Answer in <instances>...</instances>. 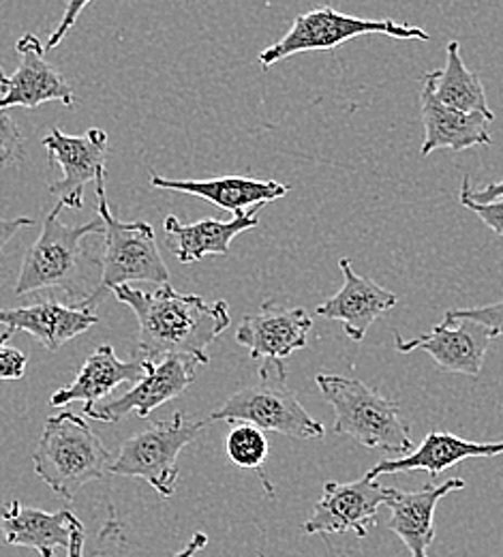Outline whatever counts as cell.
Listing matches in <instances>:
<instances>
[{"instance_id": "cell-1", "label": "cell", "mask_w": 503, "mask_h": 557, "mask_svg": "<svg viewBox=\"0 0 503 557\" xmlns=\"http://www.w3.org/2000/svg\"><path fill=\"white\" fill-rule=\"evenodd\" d=\"M114 296L127 305L140 324L138 358L159 360L169 354H187L206 364V348L229 326L225 300L209 302L198 294L176 292L169 283L156 289H138L131 283L116 285Z\"/></svg>"}, {"instance_id": "cell-20", "label": "cell", "mask_w": 503, "mask_h": 557, "mask_svg": "<svg viewBox=\"0 0 503 557\" xmlns=\"http://www.w3.org/2000/svg\"><path fill=\"white\" fill-rule=\"evenodd\" d=\"M253 207L244 212H236L231 221L202 219L196 223H183L176 214L165 216V234L169 236V247L174 245V253L180 264H193L204 260L206 256H227L231 240L260 225V210Z\"/></svg>"}, {"instance_id": "cell-8", "label": "cell", "mask_w": 503, "mask_h": 557, "mask_svg": "<svg viewBox=\"0 0 503 557\" xmlns=\"http://www.w3.org/2000/svg\"><path fill=\"white\" fill-rule=\"evenodd\" d=\"M204 424L206 420L189 422L178 412L172 420L148 426L121 446L110 474L142 479L161 497H172L178 481V455L200 435Z\"/></svg>"}, {"instance_id": "cell-15", "label": "cell", "mask_w": 503, "mask_h": 557, "mask_svg": "<svg viewBox=\"0 0 503 557\" xmlns=\"http://www.w3.org/2000/svg\"><path fill=\"white\" fill-rule=\"evenodd\" d=\"M339 267L343 273V287L332 298L322 302L315 313L326 320L343 322L345 335L360 344L370 324L399 302V296L377 285L373 278L359 275L348 258H343Z\"/></svg>"}, {"instance_id": "cell-6", "label": "cell", "mask_w": 503, "mask_h": 557, "mask_svg": "<svg viewBox=\"0 0 503 557\" xmlns=\"http://www.w3.org/2000/svg\"><path fill=\"white\" fill-rule=\"evenodd\" d=\"M284 362H264L260 369V382L234 393L209 420L247 422L262 431L281 433L293 440H319L326 429L311 417L295 399L286 384Z\"/></svg>"}, {"instance_id": "cell-21", "label": "cell", "mask_w": 503, "mask_h": 557, "mask_svg": "<svg viewBox=\"0 0 503 557\" xmlns=\"http://www.w3.org/2000/svg\"><path fill=\"white\" fill-rule=\"evenodd\" d=\"M150 185L159 189L198 196L202 200H209L218 209L229 210L234 214L281 200L288 196L289 189L288 185L277 181H260V178H247V176H221V178H209V181H172L154 174L150 178Z\"/></svg>"}, {"instance_id": "cell-12", "label": "cell", "mask_w": 503, "mask_h": 557, "mask_svg": "<svg viewBox=\"0 0 503 557\" xmlns=\"http://www.w3.org/2000/svg\"><path fill=\"white\" fill-rule=\"evenodd\" d=\"M43 146L50 154V163H59L63 178L50 185V194L65 205V209L84 207V189L97 176L105 174L108 134L103 129H88L81 136H67L61 129H52Z\"/></svg>"}, {"instance_id": "cell-22", "label": "cell", "mask_w": 503, "mask_h": 557, "mask_svg": "<svg viewBox=\"0 0 503 557\" xmlns=\"http://www.w3.org/2000/svg\"><path fill=\"white\" fill-rule=\"evenodd\" d=\"M420 112L425 125V141L420 148L423 157H429L435 150L448 148L452 152H461L474 146H489L491 123L485 114H467L443 106L435 99L429 86H423L420 92Z\"/></svg>"}, {"instance_id": "cell-28", "label": "cell", "mask_w": 503, "mask_h": 557, "mask_svg": "<svg viewBox=\"0 0 503 557\" xmlns=\"http://www.w3.org/2000/svg\"><path fill=\"white\" fill-rule=\"evenodd\" d=\"M11 335L13 331L7 329V333L0 337V380H20L26 373V354L7 346Z\"/></svg>"}, {"instance_id": "cell-27", "label": "cell", "mask_w": 503, "mask_h": 557, "mask_svg": "<svg viewBox=\"0 0 503 557\" xmlns=\"http://www.w3.org/2000/svg\"><path fill=\"white\" fill-rule=\"evenodd\" d=\"M24 157L22 136L13 119L2 110L0 112V165L20 163Z\"/></svg>"}, {"instance_id": "cell-4", "label": "cell", "mask_w": 503, "mask_h": 557, "mask_svg": "<svg viewBox=\"0 0 503 557\" xmlns=\"http://www.w3.org/2000/svg\"><path fill=\"white\" fill-rule=\"evenodd\" d=\"M315 384L324 401L335 410V433L352 437L364 448H379L390 455H407L414 450L410 424L401 417L397 401L386 399L368 384L345 375L319 373Z\"/></svg>"}, {"instance_id": "cell-19", "label": "cell", "mask_w": 503, "mask_h": 557, "mask_svg": "<svg viewBox=\"0 0 503 557\" xmlns=\"http://www.w3.org/2000/svg\"><path fill=\"white\" fill-rule=\"evenodd\" d=\"M503 455V442H467L452 433L431 431L423 444L399 457V459H386L370 468L366 472V479L377 481L386 474H399V472H414V470H427L432 481L448 468L458 466L465 459H478V457H498Z\"/></svg>"}, {"instance_id": "cell-24", "label": "cell", "mask_w": 503, "mask_h": 557, "mask_svg": "<svg viewBox=\"0 0 503 557\" xmlns=\"http://www.w3.org/2000/svg\"><path fill=\"white\" fill-rule=\"evenodd\" d=\"M425 86L431 88L435 99H439L443 106L467 114H485L489 121H495V114L487 101L485 84L478 73L467 70L463 63L458 41L448 44L443 70L425 73Z\"/></svg>"}, {"instance_id": "cell-9", "label": "cell", "mask_w": 503, "mask_h": 557, "mask_svg": "<svg viewBox=\"0 0 503 557\" xmlns=\"http://www.w3.org/2000/svg\"><path fill=\"white\" fill-rule=\"evenodd\" d=\"M144 360V373L136 386L114 401H99L95 406H84V414L101 422H121L127 417H150L163 404L180 397L193 382L198 358L187 354H169L159 360Z\"/></svg>"}, {"instance_id": "cell-16", "label": "cell", "mask_w": 503, "mask_h": 557, "mask_svg": "<svg viewBox=\"0 0 503 557\" xmlns=\"http://www.w3.org/2000/svg\"><path fill=\"white\" fill-rule=\"evenodd\" d=\"M99 322L92 302L63 305L43 300L17 309H0V326L33 335L48 351H56Z\"/></svg>"}, {"instance_id": "cell-10", "label": "cell", "mask_w": 503, "mask_h": 557, "mask_svg": "<svg viewBox=\"0 0 503 557\" xmlns=\"http://www.w3.org/2000/svg\"><path fill=\"white\" fill-rule=\"evenodd\" d=\"M386 499V487L377 481L360 479L354 483H326L311 517L304 521V534H345L356 532L368 536L377 523V508Z\"/></svg>"}, {"instance_id": "cell-31", "label": "cell", "mask_w": 503, "mask_h": 557, "mask_svg": "<svg viewBox=\"0 0 503 557\" xmlns=\"http://www.w3.org/2000/svg\"><path fill=\"white\" fill-rule=\"evenodd\" d=\"M461 196L471 200V202H478V205H487V202H493V200H502L503 198V181L500 183H491L482 189H471V181L469 176L463 178V185H461Z\"/></svg>"}, {"instance_id": "cell-25", "label": "cell", "mask_w": 503, "mask_h": 557, "mask_svg": "<svg viewBox=\"0 0 503 557\" xmlns=\"http://www.w3.org/2000/svg\"><path fill=\"white\" fill-rule=\"evenodd\" d=\"M225 453L236 468L262 472L268 459V437L255 424L236 422V426L225 437Z\"/></svg>"}, {"instance_id": "cell-18", "label": "cell", "mask_w": 503, "mask_h": 557, "mask_svg": "<svg viewBox=\"0 0 503 557\" xmlns=\"http://www.w3.org/2000/svg\"><path fill=\"white\" fill-rule=\"evenodd\" d=\"M79 519L70 508L46 512L22 506L17 499L0 502V530L9 545L33 549L41 557H54L59 549L70 547L73 528Z\"/></svg>"}, {"instance_id": "cell-17", "label": "cell", "mask_w": 503, "mask_h": 557, "mask_svg": "<svg viewBox=\"0 0 503 557\" xmlns=\"http://www.w3.org/2000/svg\"><path fill=\"white\" fill-rule=\"evenodd\" d=\"M465 488L463 479H450L441 485H425L420 491L386 487L383 504L390 508L388 528L405 543L412 557H429L435 541V510L441 497Z\"/></svg>"}, {"instance_id": "cell-32", "label": "cell", "mask_w": 503, "mask_h": 557, "mask_svg": "<svg viewBox=\"0 0 503 557\" xmlns=\"http://www.w3.org/2000/svg\"><path fill=\"white\" fill-rule=\"evenodd\" d=\"M35 221L30 216H17V219H0V253L7 247V243L22 230L33 227Z\"/></svg>"}, {"instance_id": "cell-2", "label": "cell", "mask_w": 503, "mask_h": 557, "mask_svg": "<svg viewBox=\"0 0 503 557\" xmlns=\"http://www.w3.org/2000/svg\"><path fill=\"white\" fill-rule=\"evenodd\" d=\"M65 205L59 202L48 212L41 234L24 256L15 294H33L52 287H63L75 302H92L101 296V283L92 281L88 264H92L81 247L86 236L103 234L101 216L70 225L61 221Z\"/></svg>"}, {"instance_id": "cell-33", "label": "cell", "mask_w": 503, "mask_h": 557, "mask_svg": "<svg viewBox=\"0 0 503 557\" xmlns=\"http://www.w3.org/2000/svg\"><path fill=\"white\" fill-rule=\"evenodd\" d=\"M84 543H86V534H84V525L81 521L73 528L72 543L67 547V557H84Z\"/></svg>"}, {"instance_id": "cell-26", "label": "cell", "mask_w": 503, "mask_h": 557, "mask_svg": "<svg viewBox=\"0 0 503 557\" xmlns=\"http://www.w3.org/2000/svg\"><path fill=\"white\" fill-rule=\"evenodd\" d=\"M448 320H474L482 326H487L493 337H503V300L485 305V307H471V309H450L445 311Z\"/></svg>"}, {"instance_id": "cell-3", "label": "cell", "mask_w": 503, "mask_h": 557, "mask_svg": "<svg viewBox=\"0 0 503 557\" xmlns=\"http://www.w3.org/2000/svg\"><path fill=\"white\" fill-rule=\"evenodd\" d=\"M112 461L86 418L75 412L48 418L33 455L35 474L65 499L92 481H105Z\"/></svg>"}, {"instance_id": "cell-13", "label": "cell", "mask_w": 503, "mask_h": 557, "mask_svg": "<svg viewBox=\"0 0 503 557\" xmlns=\"http://www.w3.org/2000/svg\"><path fill=\"white\" fill-rule=\"evenodd\" d=\"M313 320L302 307H284L279 300H268L257 313L244 315L236 342L249 349L253 360L286 362L295 349L306 346Z\"/></svg>"}, {"instance_id": "cell-29", "label": "cell", "mask_w": 503, "mask_h": 557, "mask_svg": "<svg viewBox=\"0 0 503 557\" xmlns=\"http://www.w3.org/2000/svg\"><path fill=\"white\" fill-rule=\"evenodd\" d=\"M461 205H463L465 209L476 212V214L482 219V223H485L487 227H491L498 236H502L503 238V198L502 200L487 202V205H478V202H471V200H467V198L461 196Z\"/></svg>"}, {"instance_id": "cell-34", "label": "cell", "mask_w": 503, "mask_h": 557, "mask_svg": "<svg viewBox=\"0 0 503 557\" xmlns=\"http://www.w3.org/2000/svg\"><path fill=\"white\" fill-rule=\"evenodd\" d=\"M206 545H209V536L202 534V532H198V534H193V539L189 541V545L174 557H193L196 554H200L202 549H206Z\"/></svg>"}, {"instance_id": "cell-23", "label": "cell", "mask_w": 503, "mask_h": 557, "mask_svg": "<svg viewBox=\"0 0 503 557\" xmlns=\"http://www.w3.org/2000/svg\"><path fill=\"white\" fill-rule=\"evenodd\" d=\"M144 373V360H121L112 346H101L84 362L70 386L50 397V406L63 408L73 401L95 406L103 401L116 386L138 382Z\"/></svg>"}, {"instance_id": "cell-35", "label": "cell", "mask_w": 503, "mask_h": 557, "mask_svg": "<svg viewBox=\"0 0 503 557\" xmlns=\"http://www.w3.org/2000/svg\"><path fill=\"white\" fill-rule=\"evenodd\" d=\"M4 82V73H2V65H0V84Z\"/></svg>"}, {"instance_id": "cell-7", "label": "cell", "mask_w": 503, "mask_h": 557, "mask_svg": "<svg viewBox=\"0 0 503 557\" xmlns=\"http://www.w3.org/2000/svg\"><path fill=\"white\" fill-rule=\"evenodd\" d=\"M97 210L103 221L105 251L101 260V285L114 289L116 285L144 281L154 285L169 283V269L165 267L154 230L146 221H121L108 205L105 174L95 181Z\"/></svg>"}, {"instance_id": "cell-14", "label": "cell", "mask_w": 503, "mask_h": 557, "mask_svg": "<svg viewBox=\"0 0 503 557\" xmlns=\"http://www.w3.org/2000/svg\"><path fill=\"white\" fill-rule=\"evenodd\" d=\"M15 50L20 67L0 84V112L9 108H39L48 101L75 106L70 82L46 61V48L37 35H24Z\"/></svg>"}, {"instance_id": "cell-11", "label": "cell", "mask_w": 503, "mask_h": 557, "mask_svg": "<svg viewBox=\"0 0 503 557\" xmlns=\"http://www.w3.org/2000/svg\"><path fill=\"white\" fill-rule=\"evenodd\" d=\"M493 339V333L474 320L448 318L432 326L431 333L420 335L412 342H405L399 333H394V344L399 351L410 354L414 349H425L437 367L465 377L480 375Z\"/></svg>"}, {"instance_id": "cell-5", "label": "cell", "mask_w": 503, "mask_h": 557, "mask_svg": "<svg viewBox=\"0 0 503 557\" xmlns=\"http://www.w3.org/2000/svg\"><path fill=\"white\" fill-rule=\"evenodd\" d=\"M362 35H383L392 39H420L429 41L431 35L412 24H399L394 20H366L359 15H348L337 11L335 7H319L298 15L288 33L273 44L271 48L262 50L257 63L264 70L286 61L289 57L304 54V52H330L341 44L356 39Z\"/></svg>"}, {"instance_id": "cell-30", "label": "cell", "mask_w": 503, "mask_h": 557, "mask_svg": "<svg viewBox=\"0 0 503 557\" xmlns=\"http://www.w3.org/2000/svg\"><path fill=\"white\" fill-rule=\"evenodd\" d=\"M92 0H70L67 2V9H65V15H63V20H61V24H59V28L50 35V39H48V50H52V48H56L67 35H70V30H72L73 26H75V22H77V17L81 15V11L90 4Z\"/></svg>"}]
</instances>
